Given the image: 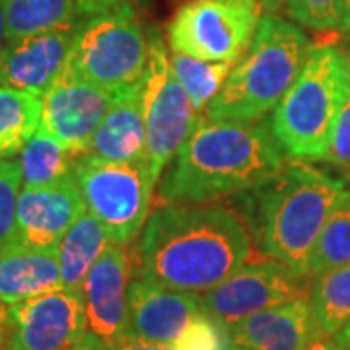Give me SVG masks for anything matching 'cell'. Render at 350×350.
<instances>
[{
  "label": "cell",
  "mask_w": 350,
  "mask_h": 350,
  "mask_svg": "<svg viewBox=\"0 0 350 350\" xmlns=\"http://www.w3.org/2000/svg\"><path fill=\"white\" fill-rule=\"evenodd\" d=\"M75 179L86 211L100 220L115 243H129L146 224L152 179L146 162H111L92 154L78 156Z\"/></svg>",
  "instance_id": "7"
},
{
  "label": "cell",
  "mask_w": 350,
  "mask_h": 350,
  "mask_svg": "<svg viewBox=\"0 0 350 350\" xmlns=\"http://www.w3.org/2000/svg\"><path fill=\"white\" fill-rule=\"evenodd\" d=\"M119 2H123V0H75V6L76 14L80 18H92V16L111 10Z\"/></svg>",
  "instance_id": "31"
},
{
  "label": "cell",
  "mask_w": 350,
  "mask_h": 350,
  "mask_svg": "<svg viewBox=\"0 0 350 350\" xmlns=\"http://www.w3.org/2000/svg\"><path fill=\"white\" fill-rule=\"evenodd\" d=\"M284 170L271 121L202 119L160 181L163 202L204 204L261 187Z\"/></svg>",
  "instance_id": "2"
},
{
  "label": "cell",
  "mask_w": 350,
  "mask_h": 350,
  "mask_svg": "<svg viewBox=\"0 0 350 350\" xmlns=\"http://www.w3.org/2000/svg\"><path fill=\"white\" fill-rule=\"evenodd\" d=\"M63 286L59 251L12 243L0 253V301L12 306Z\"/></svg>",
  "instance_id": "19"
},
{
  "label": "cell",
  "mask_w": 350,
  "mask_h": 350,
  "mask_svg": "<svg viewBox=\"0 0 350 350\" xmlns=\"http://www.w3.org/2000/svg\"><path fill=\"white\" fill-rule=\"evenodd\" d=\"M345 55H347V61H349V72H350V43H349V49L345 51Z\"/></svg>",
  "instance_id": "40"
},
{
  "label": "cell",
  "mask_w": 350,
  "mask_h": 350,
  "mask_svg": "<svg viewBox=\"0 0 350 350\" xmlns=\"http://www.w3.org/2000/svg\"><path fill=\"white\" fill-rule=\"evenodd\" d=\"M148 57L150 39L123 0L107 12L78 22L64 70L90 84L125 92L144 80Z\"/></svg>",
  "instance_id": "6"
},
{
  "label": "cell",
  "mask_w": 350,
  "mask_h": 350,
  "mask_svg": "<svg viewBox=\"0 0 350 350\" xmlns=\"http://www.w3.org/2000/svg\"><path fill=\"white\" fill-rule=\"evenodd\" d=\"M78 22L6 41L0 49V86L45 96L66 66Z\"/></svg>",
  "instance_id": "14"
},
{
  "label": "cell",
  "mask_w": 350,
  "mask_h": 350,
  "mask_svg": "<svg viewBox=\"0 0 350 350\" xmlns=\"http://www.w3.org/2000/svg\"><path fill=\"white\" fill-rule=\"evenodd\" d=\"M86 154L111 162H142L146 154L144 80L121 92L88 144ZM146 162V160H144Z\"/></svg>",
  "instance_id": "18"
},
{
  "label": "cell",
  "mask_w": 350,
  "mask_h": 350,
  "mask_svg": "<svg viewBox=\"0 0 350 350\" xmlns=\"http://www.w3.org/2000/svg\"><path fill=\"white\" fill-rule=\"evenodd\" d=\"M250 255L251 236L241 216L218 204L167 202L142 228L138 275L204 294L243 267Z\"/></svg>",
  "instance_id": "1"
},
{
  "label": "cell",
  "mask_w": 350,
  "mask_h": 350,
  "mask_svg": "<svg viewBox=\"0 0 350 350\" xmlns=\"http://www.w3.org/2000/svg\"><path fill=\"white\" fill-rule=\"evenodd\" d=\"M86 213L75 175L49 187H24L18 199L16 241L29 247H55Z\"/></svg>",
  "instance_id": "17"
},
{
  "label": "cell",
  "mask_w": 350,
  "mask_h": 350,
  "mask_svg": "<svg viewBox=\"0 0 350 350\" xmlns=\"http://www.w3.org/2000/svg\"><path fill=\"white\" fill-rule=\"evenodd\" d=\"M262 10L257 0H189L167 25L175 53L236 64L250 49Z\"/></svg>",
  "instance_id": "8"
},
{
  "label": "cell",
  "mask_w": 350,
  "mask_h": 350,
  "mask_svg": "<svg viewBox=\"0 0 350 350\" xmlns=\"http://www.w3.org/2000/svg\"><path fill=\"white\" fill-rule=\"evenodd\" d=\"M109 243L111 238L107 230L96 216L86 211L68 228L57 245L63 286L82 294L88 273Z\"/></svg>",
  "instance_id": "20"
},
{
  "label": "cell",
  "mask_w": 350,
  "mask_h": 350,
  "mask_svg": "<svg viewBox=\"0 0 350 350\" xmlns=\"http://www.w3.org/2000/svg\"><path fill=\"white\" fill-rule=\"evenodd\" d=\"M170 347L172 350H226V329L200 312Z\"/></svg>",
  "instance_id": "29"
},
{
  "label": "cell",
  "mask_w": 350,
  "mask_h": 350,
  "mask_svg": "<svg viewBox=\"0 0 350 350\" xmlns=\"http://www.w3.org/2000/svg\"><path fill=\"white\" fill-rule=\"evenodd\" d=\"M82 350H98L96 349V347H94V345H92V342H84V347H82Z\"/></svg>",
  "instance_id": "39"
},
{
  "label": "cell",
  "mask_w": 350,
  "mask_h": 350,
  "mask_svg": "<svg viewBox=\"0 0 350 350\" xmlns=\"http://www.w3.org/2000/svg\"><path fill=\"white\" fill-rule=\"evenodd\" d=\"M306 350H345L340 345H337V340L333 337H319L317 340H313L312 345Z\"/></svg>",
  "instance_id": "33"
},
{
  "label": "cell",
  "mask_w": 350,
  "mask_h": 350,
  "mask_svg": "<svg viewBox=\"0 0 350 350\" xmlns=\"http://www.w3.org/2000/svg\"><path fill=\"white\" fill-rule=\"evenodd\" d=\"M6 41V14H4V0H0V49Z\"/></svg>",
  "instance_id": "38"
},
{
  "label": "cell",
  "mask_w": 350,
  "mask_h": 350,
  "mask_svg": "<svg viewBox=\"0 0 350 350\" xmlns=\"http://www.w3.org/2000/svg\"><path fill=\"white\" fill-rule=\"evenodd\" d=\"M310 284L312 278L296 275L276 259L245 262L224 282L199 294L200 312L228 331L253 313L308 296Z\"/></svg>",
  "instance_id": "10"
},
{
  "label": "cell",
  "mask_w": 350,
  "mask_h": 350,
  "mask_svg": "<svg viewBox=\"0 0 350 350\" xmlns=\"http://www.w3.org/2000/svg\"><path fill=\"white\" fill-rule=\"evenodd\" d=\"M325 337L308 296L245 317L226 331V350H306Z\"/></svg>",
  "instance_id": "16"
},
{
  "label": "cell",
  "mask_w": 350,
  "mask_h": 350,
  "mask_svg": "<svg viewBox=\"0 0 350 350\" xmlns=\"http://www.w3.org/2000/svg\"><path fill=\"white\" fill-rule=\"evenodd\" d=\"M257 2L265 14H276L284 4V0H257Z\"/></svg>",
  "instance_id": "35"
},
{
  "label": "cell",
  "mask_w": 350,
  "mask_h": 350,
  "mask_svg": "<svg viewBox=\"0 0 350 350\" xmlns=\"http://www.w3.org/2000/svg\"><path fill=\"white\" fill-rule=\"evenodd\" d=\"M170 66L199 113L204 111L211 105V101L218 96L234 68L232 63L200 61L175 51H172L170 55Z\"/></svg>",
  "instance_id": "25"
},
{
  "label": "cell",
  "mask_w": 350,
  "mask_h": 350,
  "mask_svg": "<svg viewBox=\"0 0 350 350\" xmlns=\"http://www.w3.org/2000/svg\"><path fill=\"white\" fill-rule=\"evenodd\" d=\"M150 57L144 76L146 154L144 160L154 181L199 125L200 113L170 66V53L162 38L150 29Z\"/></svg>",
  "instance_id": "9"
},
{
  "label": "cell",
  "mask_w": 350,
  "mask_h": 350,
  "mask_svg": "<svg viewBox=\"0 0 350 350\" xmlns=\"http://www.w3.org/2000/svg\"><path fill=\"white\" fill-rule=\"evenodd\" d=\"M0 350H8V349H0Z\"/></svg>",
  "instance_id": "41"
},
{
  "label": "cell",
  "mask_w": 350,
  "mask_h": 350,
  "mask_svg": "<svg viewBox=\"0 0 350 350\" xmlns=\"http://www.w3.org/2000/svg\"><path fill=\"white\" fill-rule=\"evenodd\" d=\"M133 259L123 243L111 241L88 273L82 288L88 338L101 349L129 337V286Z\"/></svg>",
  "instance_id": "12"
},
{
  "label": "cell",
  "mask_w": 350,
  "mask_h": 350,
  "mask_svg": "<svg viewBox=\"0 0 350 350\" xmlns=\"http://www.w3.org/2000/svg\"><path fill=\"white\" fill-rule=\"evenodd\" d=\"M333 338L337 340V345H340L342 349L350 350V321L347 323V325L342 327V329H340Z\"/></svg>",
  "instance_id": "36"
},
{
  "label": "cell",
  "mask_w": 350,
  "mask_h": 350,
  "mask_svg": "<svg viewBox=\"0 0 350 350\" xmlns=\"http://www.w3.org/2000/svg\"><path fill=\"white\" fill-rule=\"evenodd\" d=\"M350 265V189L337 200L319 234L310 262V276Z\"/></svg>",
  "instance_id": "26"
},
{
  "label": "cell",
  "mask_w": 350,
  "mask_h": 350,
  "mask_svg": "<svg viewBox=\"0 0 350 350\" xmlns=\"http://www.w3.org/2000/svg\"><path fill=\"white\" fill-rule=\"evenodd\" d=\"M43 117V98L38 94L0 86V158L20 154L36 135Z\"/></svg>",
  "instance_id": "22"
},
{
  "label": "cell",
  "mask_w": 350,
  "mask_h": 350,
  "mask_svg": "<svg viewBox=\"0 0 350 350\" xmlns=\"http://www.w3.org/2000/svg\"><path fill=\"white\" fill-rule=\"evenodd\" d=\"M325 160L338 170H342L350 179V98L338 117L337 129H335Z\"/></svg>",
  "instance_id": "30"
},
{
  "label": "cell",
  "mask_w": 350,
  "mask_h": 350,
  "mask_svg": "<svg viewBox=\"0 0 350 350\" xmlns=\"http://www.w3.org/2000/svg\"><path fill=\"white\" fill-rule=\"evenodd\" d=\"M308 298L325 337H335L350 321V265L313 276Z\"/></svg>",
  "instance_id": "24"
},
{
  "label": "cell",
  "mask_w": 350,
  "mask_h": 350,
  "mask_svg": "<svg viewBox=\"0 0 350 350\" xmlns=\"http://www.w3.org/2000/svg\"><path fill=\"white\" fill-rule=\"evenodd\" d=\"M350 98L345 51L333 43L312 45L296 82L275 107L273 135L292 160H325L338 117Z\"/></svg>",
  "instance_id": "5"
},
{
  "label": "cell",
  "mask_w": 350,
  "mask_h": 350,
  "mask_svg": "<svg viewBox=\"0 0 350 350\" xmlns=\"http://www.w3.org/2000/svg\"><path fill=\"white\" fill-rule=\"evenodd\" d=\"M76 160L78 154L68 150L45 126L39 125L36 135L20 152L24 187H49L61 183L75 175Z\"/></svg>",
  "instance_id": "21"
},
{
  "label": "cell",
  "mask_w": 350,
  "mask_h": 350,
  "mask_svg": "<svg viewBox=\"0 0 350 350\" xmlns=\"http://www.w3.org/2000/svg\"><path fill=\"white\" fill-rule=\"evenodd\" d=\"M340 31L350 33V0H342V20H340Z\"/></svg>",
  "instance_id": "37"
},
{
  "label": "cell",
  "mask_w": 350,
  "mask_h": 350,
  "mask_svg": "<svg viewBox=\"0 0 350 350\" xmlns=\"http://www.w3.org/2000/svg\"><path fill=\"white\" fill-rule=\"evenodd\" d=\"M88 342H92L90 338L86 337ZM94 345V342H92ZM98 350H172L170 345H156V342H146V340H137V338H129L126 337L125 340H121V342H117V345H113V347H107V349H101L98 345H94Z\"/></svg>",
  "instance_id": "32"
},
{
  "label": "cell",
  "mask_w": 350,
  "mask_h": 350,
  "mask_svg": "<svg viewBox=\"0 0 350 350\" xmlns=\"http://www.w3.org/2000/svg\"><path fill=\"white\" fill-rule=\"evenodd\" d=\"M6 41L51 31L76 22L75 0H4Z\"/></svg>",
  "instance_id": "23"
},
{
  "label": "cell",
  "mask_w": 350,
  "mask_h": 350,
  "mask_svg": "<svg viewBox=\"0 0 350 350\" xmlns=\"http://www.w3.org/2000/svg\"><path fill=\"white\" fill-rule=\"evenodd\" d=\"M121 92L90 84L63 70L43 96L41 125L75 154H86L88 144L111 111Z\"/></svg>",
  "instance_id": "13"
},
{
  "label": "cell",
  "mask_w": 350,
  "mask_h": 350,
  "mask_svg": "<svg viewBox=\"0 0 350 350\" xmlns=\"http://www.w3.org/2000/svg\"><path fill=\"white\" fill-rule=\"evenodd\" d=\"M200 313L199 294L174 290L138 275L129 286V338L172 345Z\"/></svg>",
  "instance_id": "15"
},
{
  "label": "cell",
  "mask_w": 350,
  "mask_h": 350,
  "mask_svg": "<svg viewBox=\"0 0 350 350\" xmlns=\"http://www.w3.org/2000/svg\"><path fill=\"white\" fill-rule=\"evenodd\" d=\"M6 331H8V308L4 301H0V345L6 338Z\"/></svg>",
  "instance_id": "34"
},
{
  "label": "cell",
  "mask_w": 350,
  "mask_h": 350,
  "mask_svg": "<svg viewBox=\"0 0 350 350\" xmlns=\"http://www.w3.org/2000/svg\"><path fill=\"white\" fill-rule=\"evenodd\" d=\"M345 191L347 183L325 170L304 162L288 163L271 181L251 191L247 220L253 241L271 259L312 278L315 243Z\"/></svg>",
  "instance_id": "3"
},
{
  "label": "cell",
  "mask_w": 350,
  "mask_h": 350,
  "mask_svg": "<svg viewBox=\"0 0 350 350\" xmlns=\"http://www.w3.org/2000/svg\"><path fill=\"white\" fill-rule=\"evenodd\" d=\"M22 183L24 179L20 162L0 158V253L16 241L18 199Z\"/></svg>",
  "instance_id": "27"
},
{
  "label": "cell",
  "mask_w": 350,
  "mask_h": 350,
  "mask_svg": "<svg viewBox=\"0 0 350 350\" xmlns=\"http://www.w3.org/2000/svg\"><path fill=\"white\" fill-rule=\"evenodd\" d=\"M86 337L80 292L59 288L8 306V350H82Z\"/></svg>",
  "instance_id": "11"
},
{
  "label": "cell",
  "mask_w": 350,
  "mask_h": 350,
  "mask_svg": "<svg viewBox=\"0 0 350 350\" xmlns=\"http://www.w3.org/2000/svg\"><path fill=\"white\" fill-rule=\"evenodd\" d=\"M310 51L312 43L298 25L265 14L247 53L206 107V117L232 123L262 119L296 82Z\"/></svg>",
  "instance_id": "4"
},
{
  "label": "cell",
  "mask_w": 350,
  "mask_h": 350,
  "mask_svg": "<svg viewBox=\"0 0 350 350\" xmlns=\"http://www.w3.org/2000/svg\"><path fill=\"white\" fill-rule=\"evenodd\" d=\"M288 16L315 31L340 29L342 0H284Z\"/></svg>",
  "instance_id": "28"
}]
</instances>
